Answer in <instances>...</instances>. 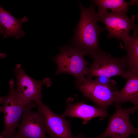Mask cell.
I'll return each instance as SVG.
<instances>
[{"instance_id": "6da1fadb", "label": "cell", "mask_w": 138, "mask_h": 138, "mask_svg": "<svg viewBox=\"0 0 138 138\" xmlns=\"http://www.w3.org/2000/svg\"><path fill=\"white\" fill-rule=\"evenodd\" d=\"M79 4L80 19L75 30L73 47L93 58L102 51L99 47L98 38L100 33L106 29L98 25V15L93 4L85 8L80 2Z\"/></svg>"}, {"instance_id": "7a4b0ae2", "label": "cell", "mask_w": 138, "mask_h": 138, "mask_svg": "<svg viewBox=\"0 0 138 138\" xmlns=\"http://www.w3.org/2000/svg\"><path fill=\"white\" fill-rule=\"evenodd\" d=\"M59 54L51 58L57 65L55 75L66 73L75 77V83L84 81L88 71V63L85 58L86 53L69 46L59 47Z\"/></svg>"}, {"instance_id": "3957f363", "label": "cell", "mask_w": 138, "mask_h": 138, "mask_svg": "<svg viewBox=\"0 0 138 138\" xmlns=\"http://www.w3.org/2000/svg\"><path fill=\"white\" fill-rule=\"evenodd\" d=\"M15 82L9 81V91L4 96L3 104L4 115V128L1 135L8 138H12L15 134L24 109L28 104L24 103L18 97L15 88Z\"/></svg>"}, {"instance_id": "277c9868", "label": "cell", "mask_w": 138, "mask_h": 138, "mask_svg": "<svg viewBox=\"0 0 138 138\" xmlns=\"http://www.w3.org/2000/svg\"><path fill=\"white\" fill-rule=\"evenodd\" d=\"M93 61L88 67L87 78L105 76L109 77L120 76L126 79L128 73L125 67V56L118 57L102 51L93 58Z\"/></svg>"}, {"instance_id": "5b68a950", "label": "cell", "mask_w": 138, "mask_h": 138, "mask_svg": "<svg viewBox=\"0 0 138 138\" xmlns=\"http://www.w3.org/2000/svg\"><path fill=\"white\" fill-rule=\"evenodd\" d=\"M36 106L34 102L26 106L18 126V131L12 138H47L43 115Z\"/></svg>"}, {"instance_id": "8992f818", "label": "cell", "mask_w": 138, "mask_h": 138, "mask_svg": "<svg viewBox=\"0 0 138 138\" xmlns=\"http://www.w3.org/2000/svg\"><path fill=\"white\" fill-rule=\"evenodd\" d=\"M20 64L16 65L14 70L16 78V93L19 98L28 104L31 102L41 100L43 97L42 93V87L50 86L52 84L50 78L40 81L36 80L27 75L21 68Z\"/></svg>"}, {"instance_id": "52a82bcc", "label": "cell", "mask_w": 138, "mask_h": 138, "mask_svg": "<svg viewBox=\"0 0 138 138\" xmlns=\"http://www.w3.org/2000/svg\"><path fill=\"white\" fill-rule=\"evenodd\" d=\"M116 109L109 118L108 126L105 131L96 138H128L132 135L138 136V128L131 124L130 115L133 113L130 108L122 107L121 104H113Z\"/></svg>"}, {"instance_id": "ba28073f", "label": "cell", "mask_w": 138, "mask_h": 138, "mask_svg": "<svg viewBox=\"0 0 138 138\" xmlns=\"http://www.w3.org/2000/svg\"><path fill=\"white\" fill-rule=\"evenodd\" d=\"M98 16V21L105 25L106 30L108 32V38H115L124 42L130 36V31L138 28L135 23L136 15L130 18L127 14L107 11Z\"/></svg>"}, {"instance_id": "9c48e42d", "label": "cell", "mask_w": 138, "mask_h": 138, "mask_svg": "<svg viewBox=\"0 0 138 138\" xmlns=\"http://www.w3.org/2000/svg\"><path fill=\"white\" fill-rule=\"evenodd\" d=\"M35 103L43 115L45 130L49 135V138H82L84 135L82 133L73 134L70 121L60 114H55L41 100Z\"/></svg>"}, {"instance_id": "30bf717a", "label": "cell", "mask_w": 138, "mask_h": 138, "mask_svg": "<svg viewBox=\"0 0 138 138\" xmlns=\"http://www.w3.org/2000/svg\"><path fill=\"white\" fill-rule=\"evenodd\" d=\"M75 83L76 87L83 95L98 108L108 110V107L114 103V91L94 80L86 78L82 82Z\"/></svg>"}, {"instance_id": "8fae6325", "label": "cell", "mask_w": 138, "mask_h": 138, "mask_svg": "<svg viewBox=\"0 0 138 138\" xmlns=\"http://www.w3.org/2000/svg\"><path fill=\"white\" fill-rule=\"evenodd\" d=\"M70 97L66 101V109L60 114L65 118L67 117L77 118L83 120V124H87L93 118L99 117L102 120L108 115V110L102 109L94 106L78 101L75 103Z\"/></svg>"}, {"instance_id": "7c38bea8", "label": "cell", "mask_w": 138, "mask_h": 138, "mask_svg": "<svg viewBox=\"0 0 138 138\" xmlns=\"http://www.w3.org/2000/svg\"><path fill=\"white\" fill-rule=\"evenodd\" d=\"M28 20L25 16L20 19L16 18L0 6V33L4 38L13 37L18 39L24 36L25 33L22 29V25Z\"/></svg>"}, {"instance_id": "4fadbf2b", "label": "cell", "mask_w": 138, "mask_h": 138, "mask_svg": "<svg viewBox=\"0 0 138 138\" xmlns=\"http://www.w3.org/2000/svg\"><path fill=\"white\" fill-rule=\"evenodd\" d=\"M129 73L126 83L120 90L114 91V104L130 102L134 106L138 104V74Z\"/></svg>"}, {"instance_id": "5bb4252c", "label": "cell", "mask_w": 138, "mask_h": 138, "mask_svg": "<svg viewBox=\"0 0 138 138\" xmlns=\"http://www.w3.org/2000/svg\"><path fill=\"white\" fill-rule=\"evenodd\" d=\"M138 28L133 30L124 43L123 48L126 51L125 67L126 72L138 74Z\"/></svg>"}, {"instance_id": "9a60e30c", "label": "cell", "mask_w": 138, "mask_h": 138, "mask_svg": "<svg viewBox=\"0 0 138 138\" xmlns=\"http://www.w3.org/2000/svg\"><path fill=\"white\" fill-rule=\"evenodd\" d=\"M98 7V14L100 15L110 9L111 12L127 14L129 6L138 4V1L127 2L123 0H95L93 1Z\"/></svg>"}, {"instance_id": "2e32d148", "label": "cell", "mask_w": 138, "mask_h": 138, "mask_svg": "<svg viewBox=\"0 0 138 138\" xmlns=\"http://www.w3.org/2000/svg\"><path fill=\"white\" fill-rule=\"evenodd\" d=\"M94 80L98 83L109 87L114 91L118 90L116 86V81L110 77L99 76L96 77Z\"/></svg>"}, {"instance_id": "e0dca14e", "label": "cell", "mask_w": 138, "mask_h": 138, "mask_svg": "<svg viewBox=\"0 0 138 138\" xmlns=\"http://www.w3.org/2000/svg\"><path fill=\"white\" fill-rule=\"evenodd\" d=\"M130 108L132 112L134 113L136 110H138V104L134 106L133 107Z\"/></svg>"}, {"instance_id": "ac0fdd59", "label": "cell", "mask_w": 138, "mask_h": 138, "mask_svg": "<svg viewBox=\"0 0 138 138\" xmlns=\"http://www.w3.org/2000/svg\"><path fill=\"white\" fill-rule=\"evenodd\" d=\"M4 99V97H0V103H3Z\"/></svg>"}, {"instance_id": "d6986e66", "label": "cell", "mask_w": 138, "mask_h": 138, "mask_svg": "<svg viewBox=\"0 0 138 138\" xmlns=\"http://www.w3.org/2000/svg\"><path fill=\"white\" fill-rule=\"evenodd\" d=\"M0 138H8L5 137L4 136H3V135H1L0 134Z\"/></svg>"}, {"instance_id": "ffe728a7", "label": "cell", "mask_w": 138, "mask_h": 138, "mask_svg": "<svg viewBox=\"0 0 138 138\" xmlns=\"http://www.w3.org/2000/svg\"><path fill=\"white\" fill-rule=\"evenodd\" d=\"M82 138H89L85 137L84 135ZM92 138H96L95 137H94Z\"/></svg>"}, {"instance_id": "44dd1931", "label": "cell", "mask_w": 138, "mask_h": 138, "mask_svg": "<svg viewBox=\"0 0 138 138\" xmlns=\"http://www.w3.org/2000/svg\"><path fill=\"white\" fill-rule=\"evenodd\" d=\"M95 138H96V137H95Z\"/></svg>"}]
</instances>
